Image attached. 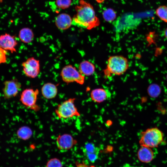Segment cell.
<instances>
[{
  "instance_id": "6da1fadb",
  "label": "cell",
  "mask_w": 167,
  "mask_h": 167,
  "mask_svg": "<svg viewBox=\"0 0 167 167\" xmlns=\"http://www.w3.org/2000/svg\"><path fill=\"white\" fill-rule=\"evenodd\" d=\"M76 14L72 20L74 25L91 30L98 26L100 20L96 16L92 6L84 0H80L75 6Z\"/></svg>"
},
{
  "instance_id": "7a4b0ae2",
  "label": "cell",
  "mask_w": 167,
  "mask_h": 167,
  "mask_svg": "<svg viewBox=\"0 0 167 167\" xmlns=\"http://www.w3.org/2000/svg\"><path fill=\"white\" fill-rule=\"evenodd\" d=\"M127 59L121 55L110 56L108 60L106 68L104 71L105 75H120L124 74L129 67Z\"/></svg>"
},
{
  "instance_id": "3957f363",
  "label": "cell",
  "mask_w": 167,
  "mask_h": 167,
  "mask_svg": "<svg viewBox=\"0 0 167 167\" xmlns=\"http://www.w3.org/2000/svg\"><path fill=\"white\" fill-rule=\"evenodd\" d=\"M163 139L162 131L157 127H152L141 132L139 143L141 146L152 148L158 147Z\"/></svg>"
},
{
  "instance_id": "277c9868",
  "label": "cell",
  "mask_w": 167,
  "mask_h": 167,
  "mask_svg": "<svg viewBox=\"0 0 167 167\" xmlns=\"http://www.w3.org/2000/svg\"><path fill=\"white\" fill-rule=\"evenodd\" d=\"M75 99L74 98H70L58 105L55 112L58 118L66 119L80 116L74 104Z\"/></svg>"
},
{
  "instance_id": "5b68a950",
  "label": "cell",
  "mask_w": 167,
  "mask_h": 167,
  "mask_svg": "<svg viewBox=\"0 0 167 167\" xmlns=\"http://www.w3.org/2000/svg\"><path fill=\"white\" fill-rule=\"evenodd\" d=\"M39 93V91L37 89H25L20 94V101L26 108L35 112L38 111L41 109L36 103Z\"/></svg>"
},
{
  "instance_id": "8992f818",
  "label": "cell",
  "mask_w": 167,
  "mask_h": 167,
  "mask_svg": "<svg viewBox=\"0 0 167 167\" xmlns=\"http://www.w3.org/2000/svg\"><path fill=\"white\" fill-rule=\"evenodd\" d=\"M61 76L62 80L67 84L75 82L82 85L84 82V76L71 65H67L62 68L61 72Z\"/></svg>"
},
{
  "instance_id": "52a82bcc",
  "label": "cell",
  "mask_w": 167,
  "mask_h": 167,
  "mask_svg": "<svg viewBox=\"0 0 167 167\" xmlns=\"http://www.w3.org/2000/svg\"><path fill=\"white\" fill-rule=\"evenodd\" d=\"M21 84L16 79L4 81L2 89L4 98L8 100L16 96L21 90Z\"/></svg>"
},
{
  "instance_id": "ba28073f",
  "label": "cell",
  "mask_w": 167,
  "mask_h": 167,
  "mask_svg": "<svg viewBox=\"0 0 167 167\" xmlns=\"http://www.w3.org/2000/svg\"><path fill=\"white\" fill-rule=\"evenodd\" d=\"M22 65L24 73L28 77L34 78L40 73L39 61L33 57L28 58L22 63Z\"/></svg>"
},
{
  "instance_id": "9c48e42d",
  "label": "cell",
  "mask_w": 167,
  "mask_h": 167,
  "mask_svg": "<svg viewBox=\"0 0 167 167\" xmlns=\"http://www.w3.org/2000/svg\"><path fill=\"white\" fill-rule=\"evenodd\" d=\"M18 42L15 36L6 33L0 35V47L12 53L16 52Z\"/></svg>"
},
{
  "instance_id": "30bf717a",
  "label": "cell",
  "mask_w": 167,
  "mask_h": 167,
  "mask_svg": "<svg viewBox=\"0 0 167 167\" xmlns=\"http://www.w3.org/2000/svg\"><path fill=\"white\" fill-rule=\"evenodd\" d=\"M77 143V141L70 134H64L59 135L56 139V143L59 149L68 150Z\"/></svg>"
},
{
  "instance_id": "8fae6325",
  "label": "cell",
  "mask_w": 167,
  "mask_h": 167,
  "mask_svg": "<svg viewBox=\"0 0 167 167\" xmlns=\"http://www.w3.org/2000/svg\"><path fill=\"white\" fill-rule=\"evenodd\" d=\"M72 20L69 15L66 13H62L58 15L55 20V24L61 30H66L72 24Z\"/></svg>"
},
{
  "instance_id": "7c38bea8",
  "label": "cell",
  "mask_w": 167,
  "mask_h": 167,
  "mask_svg": "<svg viewBox=\"0 0 167 167\" xmlns=\"http://www.w3.org/2000/svg\"><path fill=\"white\" fill-rule=\"evenodd\" d=\"M58 92L57 86L51 83L44 84L41 88V92L43 96L47 99L54 98L57 94Z\"/></svg>"
},
{
  "instance_id": "4fadbf2b",
  "label": "cell",
  "mask_w": 167,
  "mask_h": 167,
  "mask_svg": "<svg viewBox=\"0 0 167 167\" xmlns=\"http://www.w3.org/2000/svg\"><path fill=\"white\" fill-rule=\"evenodd\" d=\"M83 152L87 158L91 162H94L98 158L99 149L92 144L88 143L84 149Z\"/></svg>"
},
{
  "instance_id": "5bb4252c",
  "label": "cell",
  "mask_w": 167,
  "mask_h": 167,
  "mask_svg": "<svg viewBox=\"0 0 167 167\" xmlns=\"http://www.w3.org/2000/svg\"><path fill=\"white\" fill-rule=\"evenodd\" d=\"M137 156L141 161L147 163L153 159L154 153L151 148L142 146L138 152Z\"/></svg>"
},
{
  "instance_id": "9a60e30c",
  "label": "cell",
  "mask_w": 167,
  "mask_h": 167,
  "mask_svg": "<svg viewBox=\"0 0 167 167\" xmlns=\"http://www.w3.org/2000/svg\"><path fill=\"white\" fill-rule=\"evenodd\" d=\"M90 97L92 100L94 102L101 103L107 99L108 94L105 89L102 88H96L91 91Z\"/></svg>"
},
{
  "instance_id": "2e32d148",
  "label": "cell",
  "mask_w": 167,
  "mask_h": 167,
  "mask_svg": "<svg viewBox=\"0 0 167 167\" xmlns=\"http://www.w3.org/2000/svg\"><path fill=\"white\" fill-rule=\"evenodd\" d=\"M95 67L92 62L85 60L81 62L79 65V72L84 76H90L92 75L95 71Z\"/></svg>"
},
{
  "instance_id": "e0dca14e",
  "label": "cell",
  "mask_w": 167,
  "mask_h": 167,
  "mask_svg": "<svg viewBox=\"0 0 167 167\" xmlns=\"http://www.w3.org/2000/svg\"><path fill=\"white\" fill-rule=\"evenodd\" d=\"M19 37L20 41L25 43L31 42L34 37V34L32 30L30 28H24L19 31Z\"/></svg>"
},
{
  "instance_id": "ac0fdd59",
  "label": "cell",
  "mask_w": 167,
  "mask_h": 167,
  "mask_svg": "<svg viewBox=\"0 0 167 167\" xmlns=\"http://www.w3.org/2000/svg\"><path fill=\"white\" fill-rule=\"evenodd\" d=\"M32 133L31 129L28 126H26L20 127L16 131L17 137L23 140L28 139L32 136Z\"/></svg>"
},
{
  "instance_id": "d6986e66",
  "label": "cell",
  "mask_w": 167,
  "mask_h": 167,
  "mask_svg": "<svg viewBox=\"0 0 167 167\" xmlns=\"http://www.w3.org/2000/svg\"><path fill=\"white\" fill-rule=\"evenodd\" d=\"M103 17L104 20L108 22H111L116 18V14L112 9L108 8L105 9L102 13Z\"/></svg>"
},
{
  "instance_id": "ffe728a7",
  "label": "cell",
  "mask_w": 167,
  "mask_h": 167,
  "mask_svg": "<svg viewBox=\"0 0 167 167\" xmlns=\"http://www.w3.org/2000/svg\"><path fill=\"white\" fill-rule=\"evenodd\" d=\"M156 15L162 20L167 23V6H160L156 10Z\"/></svg>"
},
{
  "instance_id": "44dd1931",
  "label": "cell",
  "mask_w": 167,
  "mask_h": 167,
  "mask_svg": "<svg viewBox=\"0 0 167 167\" xmlns=\"http://www.w3.org/2000/svg\"><path fill=\"white\" fill-rule=\"evenodd\" d=\"M55 3L56 6L59 8L65 9L70 6L71 0H56Z\"/></svg>"
},
{
  "instance_id": "7402d4cb",
  "label": "cell",
  "mask_w": 167,
  "mask_h": 167,
  "mask_svg": "<svg viewBox=\"0 0 167 167\" xmlns=\"http://www.w3.org/2000/svg\"><path fill=\"white\" fill-rule=\"evenodd\" d=\"M46 167H62V165L59 160L54 158L48 161Z\"/></svg>"
},
{
  "instance_id": "603a6c76",
  "label": "cell",
  "mask_w": 167,
  "mask_h": 167,
  "mask_svg": "<svg viewBox=\"0 0 167 167\" xmlns=\"http://www.w3.org/2000/svg\"><path fill=\"white\" fill-rule=\"evenodd\" d=\"M159 88L155 84L151 85L149 89V92L150 95L155 96H156L159 92Z\"/></svg>"
},
{
  "instance_id": "cb8c5ba5",
  "label": "cell",
  "mask_w": 167,
  "mask_h": 167,
  "mask_svg": "<svg viewBox=\"0 0 167 167\" xmlns=\"http://www.w3.org/2000/svg\"><path fill=\"white\" fill-rule=\"evenodd\" d=\"M6 51L0 47V64L6 63Z\"/></svg>"
},
{
  "instance_id": "d4e9b609",
  "label": "cell",
  "mask_w": 167,
  "mask_h": 167,
  "mask_svg": "<svg viewBox=\"0 0 167 167\" xmlns=\"http://www.w3.org/2000/svg\"><path fill=\"white\" fill-rule=\"evenodd\" d=\"M164 34L165 37L167 38V28L165 30Z\"/></svg>"
},
{
  "instance_id": "484cf974",
  "label": "cell",
  "mask_w": 167,
  "mask_h": 167,
  "mask_svg": "<svg viewBox=\"0 0 167 167\" xmlns=\"http://www.w3.org/2000/svg\"><path fill=\"white\" fill-rule=\"evenodd\" d=\"M90 167H95L94 166H92Z\"/></svg>"
}]
</instances>
